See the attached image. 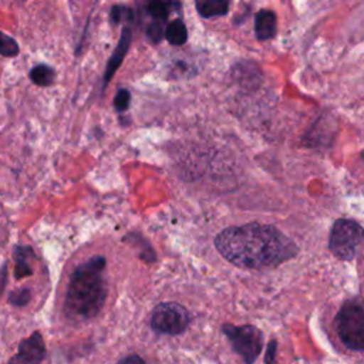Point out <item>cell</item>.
<instances>
[{
  "instance_id": "obj_10",
  "label": "cell",
  "mask_w": 364,
  "mask_h": 364,
  "mask_svg": "<svg viewBox=\"0 0 364 364\" xmlns=\"http://www.w3.org/2000/svg\"><path fill=\"white\" fill-rule=\"evenodd\" d=\"M196 10L205 18L225 16L229 10V3L223 0H200L196 1Z\"/></svg>"
},
{
  "instance_id": "obj_8",
  "label": "cell",
  "mask_w": 364,
  "mask_h": 364,
  "mask_svg": "<svg viewBox=\"0 0 364 364\" xmlns=\"http://www.w3.org/2000/svg\"><path fill=\"white\" fill-rule=\"evenodd\" d=\"M129 43H131V30L128 27H124L122 33H121V38L118 41V46L114 50V53H112V55H111V58L107 64V70H105V74H104V85L111 80L114 73L118 70L119 64L122 63V60H124V57L128 51Z\"/></svg>"
},
{
  "instance_id": "obj_20",
  "label": "cell",
  "mask_w": 364,
  "mask_h": 364,
  "mask_svg": "<svg viewBox=\"0 0 364 364\" xmlns=\"http://www.w3.org/2000/svg\"><path fill=\"white\" fill-rule=\"evenodd\" d=\"M276 353H277V340L272 338L266 347L264 353V364H274L276 363Z\"/></svg>"
},
{
  "instance_id": "obj_6",
  "label": "cell",
  "mask_w": 364,
  "mask_h": 364,
  "mask_svg": "<svg viewBox=\"0 0 364 364\" xmlns=\"http://www.w3.org/2000/svg\"><path fill=\"white\" fill-rule=\"evenodd\" d=\"M191 317L188 310L172 301L158 304L151 316V327L164 334L178 336L182 334L189 326Z\"/></svg>"
},
{
  "instance_id": "obj_3",
  "label": "cell",
  "mask_w": 364,
  "mask_h": 364,
  "mask_svg": "<svg viewBox=\"0 0 364 364\" xmlns=\"http://www.w3.org/2000/svg\"><path fill=\"white\" fill-rule=\"evenodd\" d=\"M334 327L341 343L353 351H364V300H346L334 317Z\"/></svg>"
},
{
  "instance_id": "obj_4",
  "label": "cell",
  "mask_w": 364,
  "mask_h": 364,
  "mask_svg": "<svg viewBox=\"0 0 364 364\" xmlns=\"http://www.w3.org/2000/svg\"><path fill=\"white\" fill-rule=\"evenodd\" d=\"M364 243V229L351 219H338L333 223L328 237V249L343 260H351L357 256Z\"/></svg>"
},
{
  "instance_id": "obj_5",
  "label": "cell",
  "mask_w": 364,
  "mask_h": 364,
  "mask_svg": "<svg viewBox=\"0 0 364 364\" xmlns=\"http://www.w3.org/2000/svg\"><path fill=\"white\" fill-rule=\"evenodd\" d=\"M222 333L245 364H255L263 348V333L257 327L252 324L233 326L226 323L222 326Z\"/></svg>"
},
{
  "instance_id": "obj_22",
  "label": "cell",
  "mask_w": 364,
  "mask_h": 364,
  "mask_svg": "<svg viewBox=\"0 0 364 364\" xmlns=\"http://www.w3.org/2000/svg\"><path fill=\"white\" fill-rule=\"evenodd\" d=\"M363 158H364V155H363Z\"/></svg>"
},
{
  "instance_id": "obj_17",
  "label": "cell",
  "mask_w": 364,
  "mask_h": 364,
  "mask_svg": "<svg viewBox=\"0 0 364 364\" xmlns=\"http://www.w3.org/2000/svg\"><path fill=\"white\" fill-rule=\"evenodd\" d=\"M129 100H131V94L128 90L122 88V90H118L115 98H114V107L118 112H122L125 111L128 107H129Z\"/></svg>"
},
{
  "instance_id": "obj_1",
  "label": "cell",
  "mask_w": 364,
  "mask_h": 364,
  "mask_svg": "<svg viewBox=\"0 0 364 364\" xmlns=\"http://www.w3.org/2000/svg\"><path fill=\"white\" fill-rule=\"evenodd\" d=\"M215 246L219 253L243 269L277 266L297 253V246L277 228L263 223H246L222 230Z\"/></svg>"
},
{
  "instance_id": "obj_21",
  "label": "cell",
  "mask_w": 364,
  "mask_h": 364,
  "mask_svg": "<svg viewBox=\"0 0 364 364\" xmlns=\"http://www.w3.org/2000/svg\"><path fill=\"white\" fill-rule=\"evenodd\" d=\"M117 364H146V363L138 354H128V355L122 357L121 360H118Z\"/></svg>"
},
{
  "instance_id": "obj_9",
  "label": "cell",
  "mask_w": 364,
  "mask_h": 364,
  "mask_svg": "<svg viewBox=\"0 0 364 364\" xmlns=\"http://www.w3.org/2000/svg\"><path fill=\"white\" fill-rule=\"evenodd\" d=\"M277 30L276 14L272 10H260L255 17V33L259 40H269L274 37Z\"/></svg>"
},
{
  "instance_id": "obj_19",
  "label": "cell",
  "mask_w": 364,
  "mask_h": 364,
  "mask_svg": "<svg viewBox=\"0 0 364 364\" xmlns=\"http://www.w3.org/2000/svg\"><path fill=\"white\" fill-rule=\"evenodd\" d=\"M132 13L128 7L124 6H114L111 10V21L112 23H121L124 18H131Z\"/></svg>"
},
{
  "instance_id": "obj_12",
  "label": "cell",
  "mask_w": 364,
  "mask_h": 364,
  "mask_svg": "<svg viewBox=\"0 0 364 364\" xmlns=\"http://www.w3.org/2000/svg\"><path fill=\"white\" fill-rule=\"evenodd\" d=\"M165 38L173 46H182L186 43L188 30L181 18H176V20H172L171 23H168V26L165 28Z\"/></svg>"
},
{
  "instance_id": "obj_16",
  "label": "cell",
  "mask_w": 364,
  "mask_h": 364,
  "mask_svg": "<svg viewBox=\"0 0 364 364\" xmlns=\"http://www.w3.org/2000/svg\"><path fill=\"white\" fill-rule=\"evenodd\" d=\"M28 300H30V290L26 289V287L18 289L16 291H11L10 296H9V301L14 306H18V307L26 306L28 303Z\"/></svg>"
},
{
  "instance_id": "obj_11",
  "label": "cell",
  "mask_w": 364,
  "mask_h": 364,
  "mask_svg": "<svg viewBox=\"0 0 364 364\" xmlns=\"http://www.w3.org/2000/svg\"><path fill=\"white\" fill-rule=\"evenodd\" d=\"M14 256H16V270H14L16 279H23L31 274L33 270L28 259V256H33L31 249L27 246H17L14 250Z\"/></svg>"
},
{
  "instance_id": "obj_13",
  "label": "cell",
  "mask_w": 364,
  "mask_h": 364,
  "mask_svg": "<svg viewBox=\"0 0 364 364\" xmlns=\"http://www.w3.org/2000/svg\"><path fill=\"white\" fill-rule=\"evenodd\" d=\"M54 70L47 65V64H38V65H34L30 71V78L31 81L36 84V85H40V87H47V85H51L53 81H54Z\"/></svg>"
},
{
  "instance_id": "obj_15",
  "label": "cell",
  "mask_w": 364,
  "mask_h": 364,
  "mask_svg": "<svg viewBox=\"0 0 364 364\" xmlns=\"http://www.w3.org/2000/svg\"><path fill=\"white\" fill-rule=\"evenodd\" d=\"M169 6H171L169 3H164V1H151L148 4V13L158 21H162L169 14Z\"/></svg>"
},
{
  "instance_id": "obj_18",
  "label": "cell",
  "mask_w": 364,
  "mask_h": 364,
  "mask_svg": "<svg viewBox=\"0 0 364 364\" xmlns=\"http://www.w3.org/2000/svg\"><path fill=\"white\" fill-rule=\"evenodd\" d=\"M146 34H148V37L151 38V41L158 43L162 37H165V28H164V26L161 24V21L156 20V21H152V23L148 26Z\"/></svg>"
},
{
  "instance_id": "obj_7",
  "label": "cell",
  "mask_w": 364,
  "mask_h": 364,
  "mask_svg": "<svg viewBox=\"0 0 364 364\" xmlns=\"http://www.w3.org/2000/svg\"><path fill=\"white\" fill-rule=\"evenodd\" d=\"M46 357V344L40 331H34L30 337L23 338L17 353L7 364H41Z\"/></svg>"
},
{
  "instance_id": "obj_2",
  "label": "cell",
  "mask_w": 364,
  "mask_h": 364,
  "mask_svg": "<svg viewBox=\"0 0 364 364\" xmlns=\"http://www.w3.org/2000/svg\"><path fill=\"white\" fill-rule=\"evenodd\" d=\"M104 269L105 259L94 256L73 272L64 303L70 318L90 320L100 313L107 299Z\"/></svg>"
},
{
  "instance_id": "obj_14",
  "label": "cell",
  "mask_w": 364,
  "mask_h": 364,
  "mask_svg": "<svg viewBox=\"0 0 364 364\" xmlns=\"http://www.w3.org/2000/svg\"><path fill=\"white\" fill-rule=\"evenodd\" d=\"M18 46L16 40L3 31H0V54L4 57H14L18 54Z\"/></svg>"
}]
</instances>
